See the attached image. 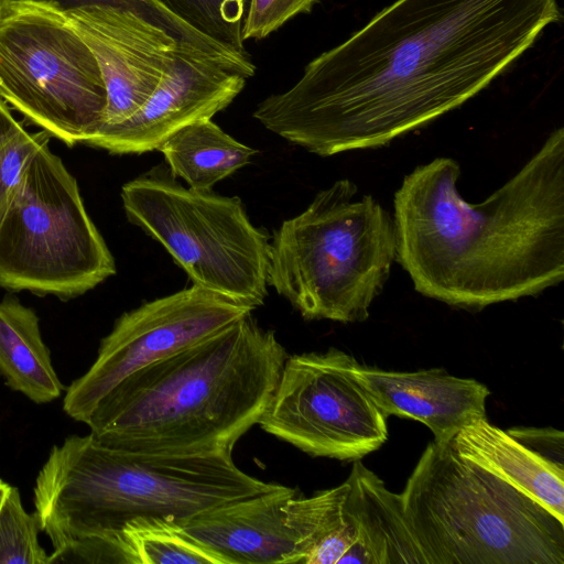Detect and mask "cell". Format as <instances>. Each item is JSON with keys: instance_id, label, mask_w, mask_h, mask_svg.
I'll use <instances>...</instances> for the list:
<instances>
[{"instance_id": "cell-19", "label": "cell", "mask_w": 564, "mask_h": 564, "mask_svg": "<svg viewBox=\"0 0 564 564\" xmlns=\"http://www.w3.org/2000/svg\"><path fill=\"white\" fill-rule=\"evenodd\" d=\"M158 150L172 175L197 191H212L218 182L248 165L258 153L226 133L212 119L184 126Z\"/></svg>"}, {"instance_id": "cell-14", "label": "cell", "mask_w": 564, "mask_h": 564, "mask_svg": "<svg viewBox=\"0 0 564 564\" xmlns=\"http://www.w3.org/2000/svg\"><path fill=\"white\" fill-rule=\"evenodd\" d=\"M64 14L100 67L107 101L98 129L123 122L167 74L182 42L128 9L90 7Z\"/></svg>"}, {"instance_id": "cell-15", "label": "cell", "mask_w": 564, "mask_h": 564, "mask_svg": "<svg viewBox=\"0 0 564 564\" xmlns=\"http://www.w3.org/2000/svg\"><path fill=\"white\" fill-rule=\"evenodd\" d=\"M352 371L386 416L423 423L433 433L434 442H447L464 426L486 417L490 391L475 379L455 377L441 368L391 371L357 360Z\"/></svg>"}, {"instance_id": "cell-22", "label": "cell", "mask_w": 564, "mask_h": 564, "mask_svg": "<svg viewBox=\"0 0 564 564\" xmlns=\"http://www.w3.org/2000/svg\"><path fill=\"white\" fill-rule=\"evenodd\" d=\"M51 137L43 130L30 133L0 98V221L17 195L39 151Z\"/></svg>"}, {"instance_id": "cell-2", "label": "cell", "mask_w": 564, "mask_h": 564, "mask_svg": "<svg viewBox=\"0 0 564 564\" xmlns=\"http://www.w3.org/2000/svg\"><path fill=\"white\" fill-rule=\"evenodd\" d=\"M457 161L438 156L394 193L397 258L414 290L478 311L564 279V128L484 202H466Z\"/></svg>"}, {"instance_id": "cell-11", "label": "cell", "mask_w": 564, "mask_h": 564, "mask_svg": "<svg viewBox=\"0 0 564 564\" xmlns=\"http://www.w3.org/2000/svg\"><path fill=\"white\" fill-rule=\"evenodd\" d=\"M253 310L193 284L123 313L101 339L90 368L67 388L65 413L85 423L127 377L214 336Z\"/></svg>"}, {"instance_id": "cell-12", "label": "cell", "mask_w": 564, "mask_h": 564, "mask_svg": "<svg viewBox=\"0 0 564 564\" xmlns=\"http://www.w3.org/2000/svg\"><path fill=\"white\" fill-rule=\"evenodd\" d=\"M349 484L311 497L278 488L194 516L183 530L223 564L303 563L343 520Z\"/></svg>"}, {"instance_id": "cell-10", "label": "cell", "mask_w": 564, "mask_h": 564, "mask_svg": "<svg viewBox=\"0 0 564 564\" xmlns=\"http://www.w3.org/2000/svg\"><path fill=\"white\" fill-rule=\"evenodd\" d=\"M337 348L288 356L261 429L314 457L358 460L388 438L387 416Z\"/></svg>"}, {"instance_id": "cell-7", "label": "cell", "mask_w": 564, "mask_h": 564, "mask_svg": "<svg viewBox=\"0 0 564 564\" xmlns=\"http://www.w3.org/2000/svg\"><path fill=\"white\" fill-rule=\"evenodd\" d=\"M127 219L158 241L194 285L257 308L268 295L270 236L238 196L184 186L166 164L121 188Z\"/></svg>"}, {"instance_id": "cell-13", "label": "cell", "mask_w": 564, "mask_h": 564, "mask_svg": "<svg viewBox=\"0 0 564 564\" xmlns=\"http://www.w3.org/2000/svg\"><path fill=\"white\" fill-rule=\"evenodd\" d=\"M254 65L178 44L167 74L149 99L123 122L98 129L85 144L111 154H141L158 150L175 131L212 119L243 90Z\"/></svg>"}, {"instance_id": "cell-27", "label": "cell", "mask_w": 564, "mask_h": 564, "mask_svg": "<svg viewBox=\"0 0 564 564\" xmlns=\"http://www.w3.org/2000/svg\"><path fill=\"white\" fill-rule=\"evenodd\" d=\"M8 488H9V484H7L0 479V505L7 494Z\"/></svg>"}, {"instance_id": "cell-1", "label": "cell", "mask_w": 564, "mask_h": 564, "mask_svg": "<svg viewBox=\"0 0 564 564\" xmlns=\"http://www.w3.org/2000/svg\"><path fill=\"white\" fill-rule=\"evenodd\" d=\"M560 18L557 0H395L252 117L319 156L381 148L476 96Z\"/></svg>"}, {"instance_id": "cell-20", "label": "cell", "mask_w": 564, "mask_h": 564, "mask_svg": "<svg viewBox=\"0 0 564 564\" xmlns=\"http://www.w3.org/2000/svg\"><path fill=\"white\" fill-rule=\"evenodd\" d=\"M127 564H223L180 523L161 518L130 521L119 535Z\"/></svg>"}, {"instance_id": "cell-18", "label": "cell", "mask_w": 564, "mask_h": 564, "mask_svg": "<svg viewBox=\"0 0 564 564\" xmlns=\"http://www.w3.org/2000/svg\"><path fill=\"white\" fill-rule=\"evenodd\" d=\"M0 373L9 388L39 404L57 399L64 388L36 313L14 297L0 302Z\"/></svg>"}, {"instance_id": "cell-21", "label": "cell", "mask_w": 564, "mask_h": 564, "mask_svg": "<svg viewBox=\"0 0 564 564\" xmlns=\"http://www.w3.org/2000/svg\"><path fill=\"white\" fill-rule=\"evenodd\" d=\"M175 18L227 51L250 57L242 25L250 0H158Z\"/></svg>"}, {"instance_id": "cell-16", "label": "cell", "mask_w": 564, "mask_h": 564, "mask_svg": "<svg viewBox=\"0 0 564 564\" xmlns=\"http://www.w3.org/2000/svg\"><path fill=\"white\" fill-rule=\"evenodd\" d=\"M346 480L343 520L352 543L343 564H427L400 494L390 491L360 459L354 460Z\"/></svg>"}, {"instance_id": "cell-24", "label": "cell", "mask_w": 564, "mask_h": 564, "mask_svg": "<svg viewBox=\"0 0 564 564\" xmlns=\"http://www.w3.org/2000/svg\"><path fill=\"white\" fill-rule=\"evenodd\" d=\"M45 4L62 13L90 7H113L132 10L165 29L181 42L189 43L208 53L230 59L238 56L205 39L169 12L158 0H14Z\"/></svg>"}, {"instance_id": "cell-23", "label": "cell", "mask_w": 564, "mask_h": 564, "mask_svg": "<svg viewBox=\"0 0 564 564\" xmlns=\"http://www.w3.org/2000/svg\"><path fill=\"white\" fill-rule=\"evenodd\" d=\"M39 531L35 512L24 510L18 488L9 485L0 505V564H51Z\"/></svg>"}, {"instance_id": "cell-28", "label": "cell", "mask_w": 564, "mask_h": 564, "mask_svg": "<svg viewBox=\"0 0 564 564\" xmlns=\"http://www.w3.org/2000/svg\"><path fill=\"white\" fill-rule=\"evenodd\" d=\"M8 0H0V13H1V10L4 6V3L7 2Z\"/></svg>"}, {"instance_id": "cell-8", "label": "cell", "mask_w": 564, "mask_h": 564, "mask_svg": "<svg viewBox=\"0 0 564 564\" xmlns=\"http://www.w3.org/2000/svg\"><path fill=\"white\" fill-rule=\"evenodd\" d=\"M116 270L76 178L44 145L0 221V288L67 301Z\"/></svg>"}, {"instance_id": "cell-5", "label": "cell", "mask_w": 564, "mask_h": 564, "mask_svg": "<svg viewBox=\"0 0 564 564\" xmlns=\"http://www.w3.org/2000/svg\"><path fill=\"white\" fill-rule=\"evenodd\" d=\"M400 496L427 564H564V521L452 440L426 446Z\"/></svg>"}, {"instance_id": "cell-6", "label": "cell", "mask_w": 564, "mask_h": 564, "mask_svg": "<svg viewBox=\"0 0 564 564\" xmlns=\"http://www.w3.org/2000/svg\"><path fill=\"white\" fill-rule=\"evenodd\" d=\"M343 178L270 238L268 285L304 319L365 322L397 258L392 215Z\"/></svg>"}, {"instance_id": "cell-4", "label": "cell", "mask_w": 564, "mask_h": 564, "mask_svg": "<svg viewBox=\"0 0 564 564\" xmlns=\"http://www.w3.org/2000/svg\"><path fill=\"white\" fill-rule=\"evenodd\" d=\"M288 356L275 332L249 314L127 377L85 424L97 442L117 449L232 452L265 411Z\"/></svg>"}, {"instance_id": "cell-26", "label": "cell", "mask_w": 564, "mask_h": 564, "mask_svg": "<svg viewBox=\"0 0 564 564\" xmlns=\"http://www.w3.org/2000/svg\"><path fill=\"white\" fill-rule=\"evenodd\" d=\"M509 435L542 456L543 458L564 466L563 432L552 427H512Z\"/></svg>"}, {"instance_id": "cell-9", "label": "cell", "mask_w": 564, "mask_h": 564, "mask_svg": "<svg viewBox=\"0 0 564 564\" xmlns=\"http://www.w3.org/2000/svg\"><path fill=\"white\" fill-rule=\"evenodd\" d=\"M0 98L69 148L95 134L107 101L98 62L66 15L14 0L0 13Z\"/></svg>"}, {"instance_id": "cell-25", "label": "cell", "mask_w": 564, "mask_h": 564, "mask_svg": "<svg viewBox=\"0 0 564 564\" xmlns=\"http://www.w3.org/2000/svg\"><path fill=\"white\" fill-rule=\"evenodd\" d=\"M321 0H250L242 39L262 40L299 14L310 13Z\"/></svg>"}, {"instance_id": "cell-17", "label": "cell", "mask_w": 564, "mask_h": 564, "mask_svg": "<svg viewBox=\"0 0 564 564\" xmlns=\"http://www.w3.org/2000/svg\"><path fill=\"white\" fill-rule=\"evenodd\" d=\"M459 455L524 492L564 520V466L554 464L487 421L460 429L452 438Z\"/></svg>"}, {"instance_id": "cell-3", "label": "cell", "mask_w": 564, "mask_h": 564, "mask_svg": "<svg viewBox=\"0 0 564 564\" xmlns=\"http://www.w3.org/2000/svg\"><path fill=\"white\" fill-rule=\"evenodd\" d=\"M279 486L239 469L231 452L143 454L72 435L52 447L37 474L34 512L54 546L51 563L127 564L119 535L130 521L182 524Z\"/></svg>"}]
</instances>
